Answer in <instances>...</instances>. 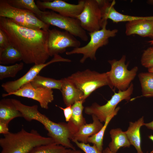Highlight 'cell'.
Instances as JSON below:
<instances>
[{
	"mask_svg": "<svg viewBox=\"0 0 153 153\" xmlns=\"http://www.w3.org/2000/svg\"><path fill=\"white\" fill-rule=\"evenodd\" d=\"M0 29L10 44L18 50L27 64L46 63L50 56L48 49V31L19 25L11 19L0 17Z\"/></svg>",
	"mask_w": 153,
	"mask_h": 153,
	"instance_id": "obj_1",
	"label": "cell"
},
{
	"mask_svg": "<svg viewBox=\"0 0 153 153\" xmlns=\"http://www.w3.org/2000/svg\"><path fill=\"white\" fill-rule=\"evenodd\" d=\"M54 143L52 138L43 136L35 130L28 132L22 128L17 133L9 132L0 139L1 153H28L37 146Z\"/></svg>",
	"mask_w": 153,
	"mask_h": 153,
	"instance_id": "obj_2",
	"label": "cell"
},
{
	"mask_svg": "<svg viewBox=\"0 0 153 153\" xmlns=\"http://www.w3.org/2000/svg\"><path fill=\"white\" fill-rule=\"evenodd\" d=\"M12 99L16 108L21 113L22 117L28 121L35 120L42 124L48 131L49 137L52 138L56 143L62 144L67 141L70 133L67 123H56L52 121L39 112L37 105L28 106L17 99Z\"/></svg>",
	"mask_w": 153,
	"mask_h": 153,
	"instance_id": "obj_3",
	"label": "cell"
},
{
	"mask_svg": "<svg viewBox=\"0 0 153 153\" xmlns=\"http://www.w3.org/2000/svg\"><path fill=\"white\" fill-rule=\"evenodd\" d=\"M67 78L82 92L84 102L93 92L98 88L107 86L112 89L107 72L100 73L86 69L77 71Z\"/></svg>",
	"mask_w": 153,
	"mask_h": 153,
	"instance_id": "obj_4",
	"label": "cell"
},
{
	"mask_svg": "<svg viewBox=\"0 0 153 153\" xmlns=\"http://www.w3.org/2000/svg\"><path fill=\"white\" fill-rule=\"evenodd\" d=\"M107 20H105L100 30L89 33L90 40L86 45L67 51L66 54L69 55L75 54H82L83 56L80 60L81 63H84L88 58L96 60L95 54L97 50L99 48L107 44L109 38L115 36L118 32V30L116 29L112 30L107 29Z\"/></svg>",
	"mask_w": 153,
	"mask_h": 153,
	"instance_id": "obj_5",
	"label": "cell"
},
{
	"mask_svg": "<svg viewBox=\"0 0 153 153\" xmlns=\"http://www.w3.org/2000/svg\"><path fill=\"white\" fill-rule=\"evenodd\" d=\"M0 17L8 18L19 25L31 29L48 31L50 26L42 22L32 12L14 7L6 0H0Z\"/></svg>",
	"mask_w": 153,
	"mask_h": 153,
	"instance_id": "obj_6",
	"label": "cell"
},
{
	"mask_svg": "<svg viewBox=\"0 0 153 153\" xmlns=\"http://www.w3.org/2000/svg\"><path fill=\"white\" fill-rule=\"evenodd\" d=\"M126 60V56L123 55L119 60L114 59L108 61L111 69L107 72L112 90L114 88L118 90H126L137 75L138 67L135 66L128 70V63L125 64Z\"/></svg>",
	"mask_w": 153,
	"mask_h": 153,
	"instance_id": "obj_7",
	"label": "cell"
},
{
	"mask_svg": "<svg viewBox=\"0 0 153 153\" xmlns=\"http://www.w3.org/2000/svg\"><path fill=\"white\" fill-rule=\"evenodd\" d=\"M133 90V85L131 83L126 90H118V92H114L105 104L100 105L94 103L91 105L86 107L84 109V112L88 115H94L101 122H105L108 117L119 110L120 107H116L119 103L124 100L129 101L130 99Z\"/></svg>",
	"mask_w": 153,
	"mask_h": 153,
	"instance_id": "obj_8",
	"label": "cell"
},
{
	"mask_svg": "<svg viewBox=\"0 0 153 153\" xmlns=\"http://www.w3.org/2000/svg\"><path fill=\"white\" fill-rule=\"evenodd\" d=\"M38 18L44 23L63 29L84 41H87L88 39L86 31L76 18L63 16L52 10L44 11Z\"/></svg>",
	"mask_w": 153,
	"mask_h": 153,
	"instance_id": "obj_9",
	"label": "cell"
},
{
	"mask_svg": "<svg viewBox=\"0 0 153 153\" xmlns=\"http://www.w3.org/2000/svg\"><path fill=\"white\" fill-rule=\"evenodd\" d=\"M80 44L75 36L67 31L56 28L48 30L47 46L50 56L63 53L68 48L80 47Z\"/></svg>",
	"mask_w": 153,
	"mask_h": 153,
	"instance_id": "obj_10",
	"label": "cell"
},
{
	"mask_svg": "<svg viewBox=\"0 0 153 153\" xmlns=\"http://www.w3.org/2000/svg\"><path fill=\"white\" fill-rule=\"evenodd\" d=\"M76 18L82 27L89 33L100 30L104 21L97 0H85L83 9Z\"/></svg>",
	"mask_w": 153,
	"mask_h": 153,
	"instance_id": "obj_11",
	"label": "cell"
},
{
	"mask_svg": "<svg viewBox=\"0 0 153 153\" xmlns=\"http://www.w3.org/2000/svg\"><path fill=\"white\" fill-rule=\"evenodd\" d=\"M11 95L27 97L38 101L41 107L45 109L48 108L49 104L54 99L53 91L52 89L35 87L30 82L21 87L17 91L9 94H3L2 96L5 97Z\"/></svg>",
	"mask_w": 153,
	"mask_h": 153,
	"instance_id": "obj_12",
	"label": "cell"
},
{
	"mask_svg": "<svg viewBox=\"0 0 153 153\" xmlns=\"http://www.w3.org/2000/svg\"><path fill=\"white\" fill-rule=\"evenodd\" d=\"M69 59L62 58L60 55H55L49 61L44 63L34 64L23 76L16 80L3 83L1 86L7 94L14 92L24 85L30 82L44 68L52 63L58 62H70Z\"/></svg>",
	"mask_w": 153,
	"mask_h": 153,
	"instance_id": "obj_13",
	"label": "cell"
},
{
	"mask_svg": "<svg viewBox=\"0 0 153 153\" xmlns=\"http://www.w3.org/2000/svg\"><path fill=\"white\" fill-rule=\"evenodd\" d=\"M36 2L41 10L50 9L61 15L76 18L83 9L85 0H79L76 4H71L61 0H37Z\"/></svg>",
	"mask_w": 153,
	"mask_h": 153,
	"instance_id": "obj_14",
	"label": "cell"
},
{
	"mask_svg": "<svg viewBox=\"0 0 153 153\" xmlns=\"http://www.w3.org/2000/svg\"><path fill=\"white\" fill-rule=\"evenodd\" d=\"M100 7L103 20L109 19L113 22H127L135 20L147 19L153 20V16L140 17L122 14L117 11L114 7L115 3L114 0L111 2L107 0H97Z\"/></svg>",
	"mask_w": 153,
	"mask_h": 153,
	"instance_id": "obj_15",
	"label": "cell"
},
{
	"mask_svg": "<svg viewBox=\"0 0 153 153\" xmlns=\"http://www.w3.org/2000/svg\"><path fill=\"white\" fill-rule=\"evenodd\" d=\"M61 80L62 85L60 90L63 102L66 107L71 106L77 101L81 100L83 101L84 94L81 90L67 77Z\"/></svg>",
	"mask_w": 153,
	"mask_h": 153,
	"instance_id": "obj_16",
	"label": "cell"
},
{
	"mask_svg": "<svg viewBox=\"0 0 153 153\" xmlns=\"http://www.w3.org/2000/svg\"><path fill=\"white\" fill-rule=\"evenodd\" d=\"M125 33L128 36L137 34L143 37H153V20L144 19L127 22Z\"/></svg>",
	"mask_w": 153,
	"mask_h": 153,
	"instance_id": "obj_17",
	"label": "cell"
},
{
	"mask_svg": "<svg viewBox=\"0 0 153 153\" xmlns=\"http://www.w3.org/2000/svg\"><path fill=\"white\" fill-rule=\"evenodd\" d=\"M93 122L86 123L82 126L73 135L71 140H76L79 142L88 143L89 137L97 133L101 129L104 124L95 115H91Z\"/></svg>",
	"mask_w": 153,
	"mask_h": 153,
	"instance_id": "obj_18",
	"label": "cell"
},
{
	"mask_svg": "<svg viewBox=\"0 0 153 153\" xmlns=\"http://www.w3.org/2000/svg\"><path fill=\"white\" fill-rule=\"evenodd\" d=\"M83 101L81 100L77 101L71 105L72 110V116L67 123L70 133L71 139L73 135L78 131L82 126L86 124L85 119L83 115L84 107Z\"/></svg>",
	"mask_w": 153,
	"mask_h": 153,
	"instance_id": "obj_19",
	"label": "cell"
},
{
	"mask_svg": "<svg viewBox=\"0 0 153 153\" xmlns=\"http://www.w3.org/2000/svg\"><path fill=\"white\" fill-rule=\"evenodd\" d=\"M144 117L142 116L134 122H130L127 130L125 131L131 144L135 148L137 153H144L141 148L140 128L144 125Z\"/></svg>",
	"mask_w": 153,
	"mask_h": 153,
	"instance_id": "obj_20",
	"label": "cell"
},
{
	"mask_svg": "<svg viewBox=\"0 0 153 153\" xmlns=\"http://www.w3.org/2000/svg\"><path fill=\"white\" fill-rule=\"evenodd\" d=\"M22 117L12 99L4 98L0 101V121L9 123L14 118Z\"/></svg>",
	"mask_w": 153,
	"mask_h": 153,
	"instance_id": "obj_21",
	"label": "cell"
},
{
	"mask_svg": "<svg viewBox=\"0 0 153 153\" xmlns=\"http://www.w3.org/2000/svg\"><path fill=\"white\" fill-rule=\"evenodd\" d=\"M111 139L109 143L108 148L113 153H116L121 147L129 148L131 145L126 134L120 128L113 129L109 132Z\"/></svg>",
	"mask_w": 153,
	"mask_h": 153,
	"instance_id": "obj_22",
	"label": "cell"
},
{
	"mask_svg": "<svg viewBox=\"0 0 153 153\" xmlns=\"http://www.w3.org/2000/svg\"><path fill=\"white\" fill-rule=\"evenodd\" d=\"M22 61L21 53L11 44L0 50V63L1 65L12 64Z\"/></svg>",
	"mask_w": 153,
	"mask_h": 153,
	"instance_id": "obj_23",
	"label": "cell"
},
{
	"mask_svg": "<svg viewBox=\"0 0 153 153\" xmlns=\"http://www.w3.org/2000/svg\"><path fill=\"white\" fill-rule=\"evenodd\" d=\"M33 86L50 89L60 90L62 81L61 79L56 80L37 75L30 82Z\"/></svg>",
	"mask_w": 153,
	"mask_h": 153,
	"instance_id": "obj_24",
	"label": "cell"
},
{
	"mask_svg": "<svg viewBox=\"0 0 153 153\" xmlns=\"http://www.w3.org/2000/svg\"><path fill=\"white\" fill-rule=\"evenodd\" d=\"M11 6L19 9L29 10L38 18L41 16L44 11L41 10L34 0H6Z\"/></svg>",
	"mask_w": 153,
	"mask_h": 153,
	"instance_id": "obj_25",
	"label": "cell"
},
{
	"mask_svg": "<svg viewBox=\"0 0 153 153\" xmlns=\"http://www.w3.org/2000/svg\"><path fill=\"white\" fill-rule=\"evenodd\" d=\"M138 77L141 87L143 96L146 97H153V73H141Z\"/></svg>",
	"mask_w": 153,
	"mask_h": 153,
	"instance_id": "obj_26",
	"label": "cell"
},
{
	"mask_svg": "<svg viewBox=\"0 0 153 153\" xmlns=\"http://www.w3.org/2000/svg\"><path fill=\"white\" fill-rule=\"evenodd\" d=\"M117 110L108 117L104 122L101 129L96 134L89 137L88 143L95 145L101 153L103 151V141L105 132L107 128L111 119L117 114Z\"/></svg>",
	"mask_w": 153,
	"mask_h": 153,
	"instance_id": "obj_27",
	"label": "cell"
},
{
	"mask_svg": "<svg viewBox=\"0 0 153 153\" xmlns=\"http://www.w3.org/2000/svg\"><path fill=\"white\" fill-rule=\"evenodd\" d=\"M71 150L54 143L37 146L28 153H68Z\"/></svg>",
	"mask_w": 153,
	"mask_h": 153,
	"instance_id": "obj_28",
	"label": "cell"
},
{
	"mask_svg": "<svg viewBox=\"0 0 153 153\" xmlns=\"http://www.w3.org/2000/svg\"><path fill=\"white\" fill-rule=\"evenodd\" d=\"M24 63L20 62L9 66L0 65V80L15 77L18 73L23 68Z\"/></svg>",
	"mask_w": 153,
	"mask_h": 153,
	"instance_id": "obj_29",
	"label": "cell"
},
{
	"mask_svg": "<svg viewBox=\"0 0 153 153\" xmlns=\"http://www.w3.org/2000/svg\"><path fill=\"white\" fill-rule=\"evenodd\" d=\"M141 62L145 67L149 69L153 67V46L148 48L144 51Z\"/></svg>",
	"mask_w": 153,
	"mask_h": 153,
	"instance_id": "obj_30",
	"label": "cell"
},
{
	"mask_svg": "<svg viewBox=\"0 0 153 153\" xmlns=\"http://www.w3.org/2000/svg\"><path fill=\"white\" fill-rule=\"evenodd\" d=\"M76 145L84 152V153H102L94 144L91 146L89 143L79 142L76 140H72Z\"/></svg>",
	"mask_w": 153,
	"mask_h": 153,
	"instance_id": "obj_31",
	"label": "cell"
},
{
	"mask_svg": "<svg viewBox=\"0 0 153 153\" xmlns=\"http://www.w3.org/2000/svg\"><path fill=\"white\" fill-rule=\"evenodd\" d=\"M10 44L7 36L0 29V50H3Z\"/></svg>",
	"mask_w": 153,
	"mask_h": 153,
	"instance_id": "obj_32",
	"label": "cell"
},
{
	"mask_svg": "<svg viewBox=\"0 0 153 153\" xmlns=\"http://www.w3.org/2000/svg\"><path fill=\"white\" fill-rule=\"evenodd\" d=\"M71 106L67 107L65 108L58 106L60 109L63 111L65 120L67 122L69 121L72 114V110Z\"/></svg>",
	"mask_w": 153,
	"mask_h": 153,
	"instance_id": "obj_33",
	"label": "cell"
},
{
	"mask_svg": "<svg viewBox=\"0 0 153 153\" xmlns=\"http://www.w3.org/2000/svg\"><path fill=\"white\" fill-rule=\"evenodd\" d=\"M7 122L0 121V133L4 135L8 133L9 129L8 124Z\"/></svg>",
	"mask_w": 153,
	"mask_h": 153,
	"instance_id": "obj_34",
	"label": "cell"
},
{
	"mask_svg": "<svg viewBox=\"0 0 153 153\" xmlns=\"http://www.w3.org/2000/svg\"><path fill=\"white\" fill-rule=\"evenodd\" d=\"M144 126L149 129L153 130V120L148 123H144Z\"/></svg>",
	"mask_w": 153,
	"mask_h": 153,
	"instance_id": "obj_35",
	"label": "cell"
},
{
	"mask_svg": "<svg viewBox=\"0 0 153 153\" xmlns=\"http://www.w3.org/2000/svg\"><path fill=\"white\" fill-rule=\"evenodd\" d=\"M102 153H113L112 151H111L108 147H107L105 149L103 150ZM146 153H148V152H147Z\"/></svg>",
	"mask_w": 153,
	"mask_h": 153,
	"instance_id": "obj_36",
	"label": "cell"
},
{
	"mask_svg": "<svg viewBox=\"0 0 153 153\" xmlns=\"http://www.w3.org/2000/svg\"><path fill=\"white\" fill-rule=\"evenodd\" d=\"M68 153H82V152L79 150H71V151Z\"/></svg>",
	"mask_w": 153,
	"mask_h": 153,
	"instance_id": "obj_37",
	"label": "cell"
},
{
	"mask_svg": "<svg viewBox=\"0 0 153 153\" xmlns=\"http://www.w3.org/2000/svg\"><path fill=\"white\" fill-rule=\"evenodd\" d=\"M148 72L153 73V67L148 69Z\"/></svg>",
	"mask_w": 153,
	"mask_h": 153,
	"instance_id": "obj_38",
	"label": "cell"
},
{
	"mask_svg": "<svg viewBox=\"0 0 153 153\" xmlns=\"http://www.w3.org/2000/svg\"><path fill=\"white\" fill-rule=\"evenodd\" d=\"M147 3H148L151 4V5H153V0H149L147 1Z\"/></svg>",
	"mask_w": 153,
	"mask_h": 153,
	"instance_id": "obj_39",
	"label": "cell"
},
{
	"mask_svg": "<svg viewBox=\"0 0 153 153\" xmlns=\"http://www.w3.org/2000/svg\"><path fill=\"white\" fill-rule=\"evenodd\" d=\"M149 138L153 141V135H151L148 136Z\"/></svg>",
	"mask_w": 153,
	"mask_h": 153,
	"instance_id": "obj_40",
	"label": "cell"
},
{
	"mask_svg": "<svg viewBox=\"0 0 153 153\" xmlns=\"http://www.w3.org/2000/svg\"><path fill=\"white\" fill-rule=\"evenodd\" d=\"M150 153H153V150L150 152Z\"/></svg>",
	"mask_w": 153,
	"mask_h": 153,
	"instance_id": "obj_41",
	"label": "cell"
}]
</instances>
